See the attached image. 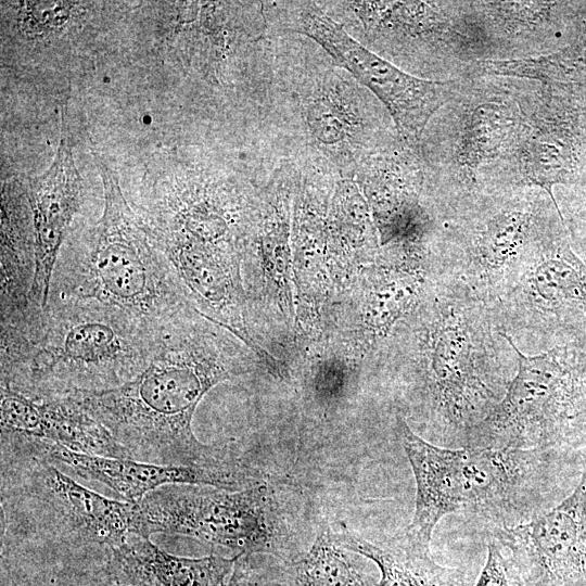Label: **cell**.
<instances>
[{
    "label": "cell",
    "mask_w": 586,
    "mask_h": 586,
    "mask_svg": "<svg viewBox=\"0 0 586 586\" xmlns=\"http://www.w3.org/2000/svg\"><path fill=\"white\" fill-rule=\"evenodd\" d=\"M543 86L518 153L517 179L519 187L543 189L555 200L553 189L576 180L579 141L570 97Z\"/></svg>",
    "instance_id": "cell-22"
},
{
    "label": "cell",
    "mask_w": 586,
    "mask_h": 586,
    "mask_svg": "<svg viewBox=\"0 0 586 586\" xmlns=\"http://www.w3.org/2000/svg\"><path fill=\"white\" fill-rule=\"evenodd\" d=\"M155 533L194 538L235 557L281 550L271 491L259 483L238 491L163 486L136 502L133 534Z\"/></svg>",
    "instance_id": "cell-13"
},
{
    "label": "cell",
    "mask_w": 586,
    "mask_h": 586,
    "mask_svg": "<svg viewBox=\"0 0 586 586\" xmlns=\"http://www.w3.org/2000/svg\"><path fill=\"white\" fill-rule=\"evenodd\" d=\"M543 84L473 74L428 123L419 150L426 198L442 221L482 195L520 188L517 157Z\"/></svg>",
    "instance_id": "cell-3"
},
{
    "label": "cell",
    "mask_w": 586,
    "mask_h": 586,
    "mask_svg": "<svg viewBox=\"0 0 586 586\" xmlns=\"http://www.w3.org/2000/svg\"><path fill=\"white\" fill-rule=\"evenodd\" d=\"M259 369L265 367L253 349L195 311L166 332L153 359L131 381L68 397L102 423L132 460L228 466L239 461L225 445L201 443L192 431V418L215 385Z\"/></svg>",
    "instance_id": "cell-2"
},
{
    "label": "cell",
    "mask_w": 586,
    "mask_h": 586,
    "mask_svg": "<svg viewBox=\"0 0 586 586\" xmlns=\"http://www.w3.org/2000/svg\"><path fill=\"white\" fill-rule=\"evenodd\" d=\"M506 337L518 356L517 373L463 446L555 450L586 424V345L527 356Z\"/></svg>",
    "instance_id": "cell-9"
},
{
    "label": "cell",
    "mask_w": 586,
    "mask_h": 586,
    "mask_svg": "<svg viewBox=\"0 0 586 586\" xmlns=\"http://www.w3.org/2000/svg\"><path fill=\"white\" fill-rule=\"evenodd\" d=\"M518 356L492 305L432 275L415 308L367 360L397 412L442 438L466 442L505 396Z\"/></svg>",
    "instance_id": "cell-1"
},
{
    "label": "cell",
    "mask_w": 586,
    "mask_h": 586,
    "mask_svg": "<svg viewBox=\"0 0 586 586\" xmlns=\"http://www.w3.org/2000/svg\"><path fill=\"white\" fill-rule=\"evenodd\" d=\"M474 586H523L518 572L494 538L488 542L487 558Z\"/></svg>",
    "instance_id": "cell-29"
},
{
    "label": "cell",
    "mask_w": 586,
    "mask_h": 586,
    "mask_svg": "<svg viewBox=\"0 0 586 586\" xmlns=\"http://www.w3.org/2000/svg\"><path fill=\"white\" fill-rule=\"evenodd\" d=\"M113 586H127V585L115 584V585H113Z\"/></svg>",
    "instance_id": "cell-30"
},
{
    "label": "cell",
    "mask_w": 586,
    "mask_h": 586,
    "mask_svg": "<svg viewBox=\"0 0 586 586\" xmlns=\"http://www.w3.org/2000/svg\"><path fill=\"white\" fill-rule=\"evenodd\" d=\"M21 444L26 451L68 467L85 480L102 483L130 502L166 485H206L238 491L258 484L241 462L218 467L158 464L76 453L29 436H23Z\"/></svg>",
    "instance_id": "cell-19"
},
{
    "label": "cell",
    "mask_w": 586,
    "mask_h": 586,
    "mask_svg": "<svg viewBox=\"0 0 586 586\" xmlns=\"http://www.w3.org/2000/svg\"><path fill=\"white\" fill-rule=\"evenodd\" d=\"M275 46L269 129L283 154H314L354 177L398 137L384 105L311 40Z\"/></svg>",
    "instance_id": "cell-5"
},
{
    "label": "cell",
    "mask_w": 586,
    "mask_h": 586,
    "mask_svg": "<svg viewBox=\"0 0 586 586\" xmlns=\"http://www.w3.org/2000/svg\"><path fill=\"white\" fill-rule=\"evenodd\" d=\"M380 253L379 234L361 190L354 177L340 174L332 193L327 225L332 307L352 288L360 270L374 262Z\"/></svg>",
    "instance_id": "cell-23"
},
{
    "label": "cell",
    "mask_w": 586,
    "mask_h": 586,
    "mask_svg": "<svg viewBox=\"0 0 586 586\" xmlns=\"http://www.w3.org/2000/svg\"><path fill=\"white\" fill-rule=\"evenodd\" d=\"M431 276L430 250L381 246L379 257L360 270L352 288L334 303L326 340L365 365L419 303Z\"/></svg>",
    "instance_id": "cell-14"
},
{
    "label": "cell",
    "mask_w": 586,
    "mask_h": 586,
    "mask_svg": "<svg viewBox=\"0 0 586 586\" xmlns=\"http://www.w3.org/2000/svg\"><path fill=\"white\" fill-rule=\"evenodd\" d=\"M345 549L372 561L379 569V586H462L457 569L437 564L430 549L418 547L406 538L399 543L377 545L357 536L341 524L334 533Z\"/></svg>",
    "instance_id": "cell-25"
},
{
    "label": "cell",
    "mask_w": 586,
    "mask_h": 586,
    "mask_svg": "<svg viewBox=\"0 0 586 586\" xmlns=\"http://www.w3.org/2000/svg\"><path fill=\"white\" fill-rule=\"evenodd\" d=\"M97 163L104 190L102 216L77 245L61 249L48 302H97L167 332L198 310L125 199L116 174Z\"/></svg>",
    "instance_id": "cell-6"
},
{
    "label": "cell",
    "mask_w": 586,
    "mask_h": 586,
    "mask_svg": "<svg viewBox=\"0 0 586 586\" xmlns=\"http://www.w3.org/2000/svg\"><path fill=\"white\" fill-rule=\"evenodd\" d=\"M296 165L279 158L263 180L247 237L242 280L250 332L258 347L292 371L295 346V288L292 211Z\"/></svg>",
    "instance_id": "cell-10"
},
{
    "label": "cell",
    "mask_w": 586,
    "mask_h": 586,
    "mask_svg": "<svg viewBox=\"0 0 586 586\" xmlns=\"http://www.w3.org/2000/svg\"><path fill=\"white\" fill-rule=\"evenodd\" d=\"M395 433L407 455L416 504L405 538L430 549L433 530L447 514L463 513L514 525L538 512L548 484L551 451L436 446L396 412Z\"/></svg>",
    "instance_id": "cell-7"
},
{
    "label": "cell",
    "mask_w": 586,
    "mask_h": 586,
    "mask_svg": "<svg viewBox=\"0 0 586 586\" xmlns=\"http://www.w3.org/2000/svg\"><path fill=\"white\" fill-rule=\"evenodd\" d=\"M269 36L302 35L321 47L387 110L399 137L419 146L436 111L453 95L457 79L413 76L353 37L318 1L263 2Z\"/></svg>",
    "instance_id": "cell-11"
},
{
    "label": "cell",
    "mask_w": 586,
    "mask_h": 586,
    "mask_svg": "<svg viewBox=\"0 0 586 586\" xmlns=\"http://www.w3.org/2000/svg\"><path fill=\"white\" fill-rule=\"evenodd\" d=\"M23 453L30 461L24 466L16 491L20 499L33 508L42 528L58 537L105 545L109 549L133 534L136 502L104 497L66 475L53 462Z\"/></svg>",
    "instance_id": "cell-16"
},
{
    "label": "cell",
    "mask_w": 586,
    "mask_h": 586,
    "mask_svg": "<svg viewBox=\"0 0 586 586\" xmlns=\"http://www.w3.org/2000/svg\"><path fill=\"white\" fill-rule=\"evenodd\" d=\"M364 364L339 345L326 342L306 357L298 369L297 382L306 398L324 413L335 411L356 395Z\"/></svg>",
    "instance_id": "cell-26"
},
{
    "label": "cell",
    "mask_w": 586,
    "mask_h": 586,
    "mask_svg": "<svg viewBox=\"0 0 586 586\" xmlns=\"http://www.w3.org/2000/svg\"><path fill=\"white\" fill-rule=\"evenodd\" d=\"M493 308L501 332L520 351L586 345V264L566 226L527 256Z\"/></svg>",
    "instance_id": "cell-12"
},
{
    "label": "cell",
    "mask_w": 586,
    "mask_h": 586,
    "mask_svg": "<svg viewBox=\"0 0 586 586\" xmlns=\"http://www.w3.org/2000/svg\"><path fill=\"white\" fill-rule=\"evenodd\" d=\"M165 334L97 302H48L36 327L0 352V385L34 399L111 390L148 367Z\"/></svg>",
    "instance_id": "cell-4"
},
{
    "label": "cell",
    "mask_w": 586,
    "mask_h": 586,
    "mask_svg": "<svg viewBox=\"0 0 586 586\" xmlns=\"http://www.w3.org/2000/svg\"><path fill=\"white\" fill-rule=\"evenodd\" d=\"M1 431L62 445L73 451L131 459L111 432L71 397L34 399L0 385Z\"/></svg>",
    "instance_id": "cell-21"
},
{
    "label": "cell",
    "mask_w": 586,
    "mask_h": 586,
    "mask_svg": "<svg viewBox=\"0 0 586 586\" xmlns=\"http://www.w3.org/2000/svg\"><path fill=\"white\" fill-rule=\"evenodd\" d=\"M291 158L296 165L292 211L295 344L300 353H307L324 342L332 308L327 225L340 173L317 155L303 154Z\"/></svg>",
    "instance_id": "cell-15"
},
{
    "label": "cell",
    "mask_w": 586,
    "mask_h": 586,
    "mask_svg": "<svg viewBox=\"0 0 586 586\" xmlns=\"http://www.w3.org/2000/svg\"><path fill=\"white\" fill-rule=\"evenodd\" d=\"M493 538L523 586L586 585V472L560 504L518 524L494 527Z\"/></svg>",
    "instance_id": "cell-17"
},
{
    "label": "cell",
    "mask_w": 586,
    "mask_h": 586,
    "mask_svg": "<svg viewBox=\"0 0 586 586\" xmlns=\"http://www.w3.org/2000/svg\"><path fill=\"white\" fill-rule=\"evenodd\" d=\"M354 178L370 207L381 246L432 240L440 220L426 198L425 167L418 146L399 137L366 157Z\"/></svg>",
    "instance_id": "cell-18"
},
{
    "label": "cell",
    "mask_w": 586,
    "mask_h": 586,
    "mask_svg": "<svg viewBox=\"0 0 586 586\" xmlns=\"http://www.w3.org/2000/svg\"><path fill=\"white\" fill-rule=\"evenodd\" d=\"M250 556H240L221 586H296L286 571L256 566Z\"/></svg>",
    "instance_id": "cell-28"
},
{
    "label": "cell",
    "mask_w": 586,
    "mask_h": 586,
    "mask_svg": "<svg viewBox=\"0 0 586 586\" xmlns=\"http://www.w3.org/2000/svg\"><path fill=\"white\" fill-rule=\"evenodd\" d=\"M239 557H180L130 534L110 548L107 571L116 584L127 586H221Z\"/></svg>",
    "instance_id": "cell-24"
},
{
    "label": "cell",
    "mask_w": 586,
    "mask_h": 586,
    "mask_svg": "<svg viewBox=\"0 0 586 586\" xmlns=\"http://www.w3.org/2000/svg\"><path fill=\"white\" fill-rule=\"evenodd\" d=\"M35 239L36 269L30 301L34 309L47 307L53 269L67 230L81 204V179L67 136H62L49 169L25 188Z\"/></svg>",
    "instance_id": "cell-20"
},
{
    "label": "cell",
    "mask_w": 586,
    "mask_h": 586,
    "mask_svg": "<svg viewBox=\"0 0 586 586\" xmlns=\"http://www.w3.org/2000/svg\"><path fill=\"white\" fill-rule=\"evenodd\" d=\"M565 221L543 189L520 187L480 196L441 221L432 275L466 285L494 305L527 256Z\"/></svg>",
    "instance_id": "cell-8"
},
{
    "label": "cell",
    "mask_w": 586,
    "mask_h": 586,
    "mask_svg": "<svg viewBox=\"0 0 586 586\" xmlns=\"http://www.w3.org/2000/svg\"><path fill=\"white\" fill-rule=\"evenodd\" d=\"M336 540L328 522L319 525L305 556L293 565L296 586H379L373 576Z\"/></svg>",
    "instance_id": "cell-27"
}]
</instances>
